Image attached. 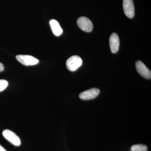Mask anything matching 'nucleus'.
Wrapping results in <instances>:
<instances>
[{"instance_id":"obj_2","label":"nucleus","mask_w":151,"mask_h":151,"mask_svg":"<svg viewBox=\"0 0 151 151\" xmlns=\"http://www.w3.org/2000/svg\"><path fill=\"white\" fill-rule=\"evenodd\" d=\"M77 24L79 28L86 32H90L93 29V25L92 21L86 17H81L78 18Z\"/></svg>"},{"instance_id":"obj_10","label":"nucleus","mask_w":151,"mask_h":151,"mask_svg":"<svg viewBox=\"0 0 151 151\" xmlns=\"http://www.w3.org/2000/svg\"><path fill=\"white\" fill-rule=\"evenodd\" d=\"M131 150L132 151H147L148 148L145 145H135L131 147Z\"/></svg>"},{"instance_id":"obj_8","label":"nucleus","mask_w":151,"mask_h":151,"mask_svg":"<svg viewBox=\"0 0 151 151\" xmlns=\"http://www.w3.org/2000/svg\"><path fill=\"white\" fill-rule=\"evenodd\" d=\"M109 44L112 53H116L118 52L120 46V40L117 34L113 33L111 34L109 39Z\"/></svg>"},{"instance_id":"obj_6","label":"nucleus","mask_w":151,"mask_h":151,"mask_svg":"<svg viewBox=\"0 0 151 151\" xmlns=\"http://www.w3.org/2000/svg\"><path fill=\"white\" fill-rule=\"evenodd\" d=\"M136 68L139 74L144 78L151 79L150 70L140 60H138L136 63Z\"/></svg>"},{"instance_id":"obj_4","label":"nucleus","mask_w":151,"mask_h":151,"mask_svg":"<svg viewBox=\"0 0 151 151\" xmlns=\"http://www.w3.org/2000/svg\"><path fill=\"white\" fill-rule=\"evenodd\" d=\"M2 134L4 137L14 145H20L21 144L20 139L18 136L12 131L9 129H6L3 131Z\"/></svg>"},{"instance_id":"obj_1","label":"nucleus","mask_w":151,"mask_h":151,"mask_svg":"<svg viewBox=\"0 0 151 151\" xmlns=\"http://www.w3.org/2000/svg\"><path fill=\"white\" fill-rule=\"evenodd\" d=\"M82 59L78 55H73L69 58L66 61V65L68 70L75 71L82 65Z\"/></svg>"},{"instance_id":"obj_7","label":"nucleus","mask_w":151,"mask_h":151,"mask_svg":"<svg viewBox=\"0 0 151 151\" xmlns=\"http://www.w3.org/2000/svg\"><path fill=\"white\" fill-rule=\"evenodd\" d=\"M100 93V89L97 88H92L81 92L79 94V97L83 100H92L97 97Z\"/></svg>"},{"instance_id":"obj_13","label":"nucleus","mask_w":151,"mask_h":151,"mask_svg":"<svg viewBox=\"0 0 151 151\" xmlns=\"http://www.w3.org/2000/svg\"><path fill=\"white\" fill-rule=\"evenodd\" d=\"M0 151H7L4 148V147L2 146L1 145H0Z\"/></svg>"},{"instance_id":"obj_12","label":"nucleus","mask_w":151,"mask_h":151,"mask_svg":"<svg viewBox=\"0 0 151 151\" xmlns=\"http://www.w3.org/2000/svg\"><path fill=\"white\" fill-rule=\"evenodd\" d=\"M4 69V65H3L2 63L0 62V72L3 71Z\"/></svg>"},{"instance_id":"obj_9","label":"nucleus","mask_w":151,"mask_h":151,"mask_svg":"<svg viewBox=\"0 0 151 151\" xmlns=\"http://www.w3.org/2000/svg\"><path fill=\"white\" fill-rule=\"evenodd\" d=\"M49 23L52 30L55 35L56 36H59L62 34L63 31L59 22L57 21L55 19H51Z\"/></svg>"},{"instance_id":"obj_3","label":"nucleus","mask_w":151,"mask_h":151,"mask_svg":"<svg viewBox=\"0 0 151 151\" xmlns=\"http://www.w3.org/2000/svg\"><path fill=\"white\" fill-rule=\"evenodd\" d=\"M16 59L23 65L26 66L36 65L39 62V60L37 58L29 55H17Z\"/></svg>"},{"instance_id":"obj_5","label":"nucleus","mask_w":151,"mask_h":151,"mask_svg":"<svg viewBox=\"0 0 151 151\" xmlns=\"http://www.w3.org/2000/svg\"><path fill=\"white\" fill-rule=\"evenodd\" d=\"M123 6L126 15L129 18L134 17L135 9L133 0H123Z\"/></svg>"},{"instance_id":"obj_11","label":"nucleus","mask_w":151,"mask_h":151,"mask_svg":"<svg viewBox=\"0 0 151 151\" xmlns=\"http://www.w3.org/2000/svg\"><path fill=\"white\" fill-rule=\"evenodd\" d=\"M8 86V82L4 79H0V92L4 91Z\"/></svg>"}]
</instances>
